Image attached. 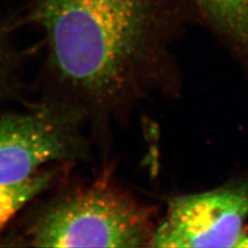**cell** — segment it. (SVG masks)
<instances>
[{
    "label": "cell",
    "instance_id": "6da1fadb",
    "mask_svg": "<svg viewBox=\"0 0 248 248\" xmlns=\"http://www.w3.org/2000/svg\"><path fill=\"white\" fill-rule=\"evenodd\" d=\"M56 96L88 124L118 122L174 84L175 58L148 0H33Z\"/></svg>",
    "mask_w": 248,
    "mask_h": 248
},
{
    "label": "cell",
    "instance_id": "7a4b0ae2",
    "mask_svg": "<svg viewBox=\"0 0 248 248\" xmlns=\"http://www.w3.org/2000/svg\"><path fill=\"white\" fill-rule=\"evenodd\" d=\"M157 208L108 173L61 191L36 208L5 245L27 247H150Z\"/></svg>",
    "mask_w": 248,
    "mask_h": 248
},
{
    "label": "cell",
    "instance_id": "3957f363",
    "mask_svg": "<svg viewBox=\"0 0 248 248\" xmlns=\"http://www.w3.org/2000/svg\"><path fill=\"white\" fill-rule=\"evenodd\" d=\"M88 122L56 96L0 114V184L26 180L48 166H68L90 155Z\"/></svg>",
    "mask_w": 248,
    "mask_h": 248
},
{
    "label": "cell",
    "instance_id": "277c9868",
    "mask_svg": "<svg viewBox=\"0 0 248 248\" xmlns=\"http://www.w3.org/2000/svg\"><path fill=\"white\" fill-rule=\"evenodd\" d=\"M150 247L248 248V177L173 197Z\"/></svg>",
    "mask_w": 248,
    "mask_h": 248
},
{
    "label": "cell",
    "instance_id": "5b68a950",
    "mask_svg": "<svg viewBox=\"0 0 248 248\" xmlns=\"http://www.w3.org/2000/svg\"><path fill=\"white\" fill-rule=\"evenodd\" d=\"M248 72V0H193Z\"/></svg>",
    "mask_w": 248,
    "mask_h": 248
},
{
    "label": "cell",
    "instance_id": "8992f818",
    "mask_svg": "<svg viewBox=\"0 0 248 248\" xmlns=\"http://www.w3.org/2000/svg\"><path fill=\"white\" fill-rule=\"evenodd\" d=\"M59 170L45 168L18 183L0 184V235L21 210L56 182Z\"/></svg>",
    "mask_w": 248,
    "mask_h": 248
},
{
    "label": "cell",
    "instance_id": "52a82bcc",
    "mask_svg": "<svg viewBox=\"0 0 248 248\" xmlns=\"http://www.w3.org/2000/svg\"><path fill=\"white\" fill-rule=\"evenodd\" d=\"M24 58L11 34L0 24V114L17 103L24 87Z\"/></svg>",
    "mask_w": 248,
    "mask_h": 248
}]
</instances>
